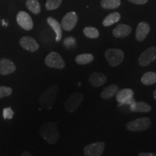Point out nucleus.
Masks as SVG:
<instances>
[{"label":"nucleus","instance_id":"f257e3e1","mask_svg":"<svg viewBox=\"0 0 156 156\" xmlns=\"http://www.w3.org/2000/svg\"><path fill=\"white\" fill-rule=\"evenodd\" d=\"M39 133L44 139L51 145L56 144L59 139L57 125L54 122L45 123L40 126Z\"/></svg>","mask_w":156,"mask_h":156},{"label":"nucleus","instance_id":"f03ea898","mask_svg":"<svg viewBox=\"0 0 156 156\" xmlns=\"http://www.w3.org/2000/svg\"><path fill=\"white\" fill-rule=\"evenodd\" d=\"M58 90L59 87L58 85H54L43 92L39 98V103L43 108L50 110L53 107L57 98Z\"/></svg>","mask_w":156,"mask_h":156},{"label":"nucleus","instance_id":"7ed1b4c3","mask_svg":"<svg viewBox=\"0 0 156 156\" xmlns=\"http://www.w3.org/2000/svg\"><path fill=\"white\" fill-rule=\"evenodd\" d=\"M151 124V119L148 117H142L128 122L126 125V128L128 131L143 132L149 129Z\"/></svg>","mask_w":156,"mask_h":156},{"label":"nucleus","instance_id":"20e7f679","mask_svg":"<svg viewBox=\"0 0 156 156\" xmlns=\"http://www.w3.org/2000/svg\"><path fill=\"white\" fill-rule=\"evenodd\" d=\"M105 57L111 67H116L122 63L124 54L119 48H109L105 52Z\"/></svg>","mask_w":156,"mask_h":156},{"label":"nucleus","instance_id":"39448f33","mask_svg":"<svg viewBox=\"0 0 156 156\" xmlns=\"http://www.w3.org/2000/svg\"><path fill=\"white\" fill-rule=\"evenodd\" d=\"M116 100L119 103V106H129L134 102V91L130 88H124L119 90L116 94Z\"/></svg>","mask_w":156,"mask_h":156},{"label":"nucleus","instance_id":"423d86ee","mask_svg":"<svg viewBox=\"0 0 156 156\" xmlns=\"http://www.w3.org/2000/svg\"><path fill=\"white\" fill-rule=\"evenodd\" d=\"M84 96L81 93H75L72 94L64 103V108L69 113L75 112L83 103Z\"/></svg>","mask_w":156,"mask_h":156},{"label":"nucleus","instance_id":"0eeeda50","mask_svg":"<svg viewBox=\"0 0 156 156\" xmlns=\"http://www.w3.org/2000/svg\"><path fill=\"white\" fill-rule=\"evenodd\" d=\"M45 64L48 67L55 69H63L65 67V62L59 54L55 51H51L46 56L45 58Z\"/></svg>","mask_w":156,"mask_h":156},{"label":"nucleus","instance_id":"6e6552de","mask_svg":"<svg viewBox=\"0 0 156 156\" xmlns=\"http://www.w3.org/2000/svg\"><path fill=\"white\" fill-rule=\"evenodd\" d=\"M156 60V47L151 46L144 51L140 54L138 58V63L141 67H145L151 64L152 62Z\"/></svg>","mask_w":156,"mask_h":156},{"label":"nucleus","instance_id":"1a4fd4ad","mask_svg":"<svg viewBox=\"0 0 156 156\" xmlns=\"http://www.w3.org/2000/svg\"><path fill=\"white\" fill-rule=\"evenodd\" d=\"M106 145L103 142H97L87 145L84 147L83 153L85 156H101Z\"/></svg>","mask_w":156,"mask_h":156},{"label":"nucleus","instance_id":"9d476101","mask_svg":"<svg viewBox=\"0 0 156 156\" xmlns=\"http://www.w3.org/2000/svg\"><path fill=\"white\" fill-rule=\"evenodd\" d=\"M77 23V15L75 12H69L62 18L61 25L66 31L73 30Z\"/></svg>","mask_w":156,"mask_h":156},{"label":"nucleus","instance_id":"9b49d317","mask_svg":"<svg viewBox=\"0 0 156 156\" xmlns=\"http://www.w3.org/2000/svg\"><path fill=\"white\" fill-rule=\"evenodd\" d=\"M17 23L25 30H30L34 28V23L30 16L24 11L19 12L17 15Z\"/></svg>","mask_w":156,"mask_h":156},{"label":"nucleus","instance_id":"f8f14e48","mask_svg":"<svg viewBox=\"0 0 156 156\" xmlns=\"http://www.w3.org/2000/svg\"><path fill=\"white\" fill-rule=\"evenodd\" d=\"M21 47L30 52H35L39 48V45L34 38L30 36H24L20 40Z\"/></svg>","mask_w":156,"mask_h":156},{"label":"nucleus","instance_id":"ddd939ff","mask_svg":"<svg viewBox=\"0 0 156 156\" xmlns=\"http://www.w3.org/2000/svg\"><path fill=\"white\" fill-rule=\"evenodd\" d=\"M16 67L15 64L8 58H2L0 60V75H8L15 73Z\"/></svg>","mask_w":156,"mask_h":156},{"label":"nucleus","instance_id":"4468645a","mask_svg":"<svg viewBox=\"0 0 156 156\" xmlns=\"http://www.w3.org/2000/svg\"><path fill=\"white\" fill-rule=\"evenodd\" d=\"M150 30H151V28H150L148 23L146 22H141L139 23V25L136 27L135 33L136 40L140 42L143 41L150 33Z\"/></svg>","mask_w":156,"mask_h":156},{"label":"nucleus","instance_id":"2eb2a0df","mask_svg":"<svg viewBox=\"0 0 156 156\" xmlns=\"http://www.w3.org/2000/svg\"><path fill=\"white\" fill-rule=\"evenodd\" d=\"M90 84L94 87H99L106 84L107 78L106 75L101 73H93L89 76Z\"/></svg>","mask_w":156,"mask_h":156},{"label":"nucleus","instance_id":"dca6fc26","mask_svg":"<svg viewBox=\"0 0 156 156\" xmlns=\"http://www.w3.org/2000/svg\"><path fill=\"white\" fill-rule=\"evenodd\" d=\"M132 33V28L125 24H119L112 31V34L116 38H125Z\"/></svg>","mask_w":156,"mask_h":156},{"label":"nucleus","instance_id":"f3484780","mask_svg":"<svg viewBox=\"0 0 156 156\" xmlns=\"http://www.w3.org/2000/svg\"><path fill=\"white\" fill-rule=\"evenodd\" d=\"M130 112H142L147 113L151 111V106L145 102H136L134 101L133 103L129 105Z\"/></svg>","mask_w":156,"mask_h":156},{"label":"nucleus","instance_id":"a211bd4d","mask_svg":"<svg viewBox=\"0 0 156 156\" xmlns=\"http://www.w3.org/2000/svg\"><path fill=\"white\" fill-rule=\"evenodd\" d=\"M119 87L116 84H112V85H108V86L103 88V90L101 91V97L105 100L112 98V97L116 95L117 92L119 91Z\"/></svg>","mask_w":156,"mask_h":156},{"label":"nucleus","instance_id":"6ab92c4d","mask_svg":"<svg viewBox=\"0 0 156 156\" xmlns=\"http://www.w3.org/2000/svg\"><path fill=\"white\" fill-rule=\"evenodd\" d=\"M47 23H48V25L51 27V28L53 29L54 32H55L56 41H61L62 38V27L61 24H60L56 20L51 17H48Z\"/></svg>","mask_w":156,"mask_h":156},{"label":"nucleus","instance_id":"aec40b11","mask_svg":"<svg viewBox=\"0 0 156 156\" xmlns=\"http://www.w3.org/2000/svg\"><path fill=\"white\" fill-rule=\"evenodd\" d=\"M121 19V15L119 12H113L105 17L103 21V25L104 26L108 27L114 25V23H118Z\"/></svg>","mask_w":156,"mask_h":156},{"label":"nucleus","instance_id":"412c9836","mask_svg":"<svg viewBox=\"0 0 156 156\" xmlns=\"http://www.w3.org/2000/svg\"><path fill=\"white\" fill-rule=\"evenodd\" d=\"M94 59V56L91 54H82L77 55L75 58V62L80 65H85L90 62H92Z\"/></svg>","mask_w":156,"mask_h":156},{"label":"nucleus","instance_id":"4be33fe9","mask_svg":"<svg viewBox=\"0 0 156 156\" xmlns=\"http://www.w3.org/2000/svg\"><path fill=\"white\" fill-rule=\"evenodd\" d=\"M141 83L145 85H151L156 83V73L154 72H147L142 75Z\"/></svg>","mask_w":156,"mask_h":156},{"label":"nucleus","instance_id":"5701e85b","mask_svg":"<svg viewBox=\"0 0 156 156\" xmlns=\"http://www.w3.org/2000/svg\"><path fill=\"white\" fill-rule=\"evenodd\" d=\"M121 5V0H102L101 5L103 8L112 9L119 7Z\"/></svg>","mask_w":156,"mask_h":156},{"label":"nucleus","instance_id":"b1692460","mask_svg":"<svg viewBox=\"0 0 156 156\" xmlns=\"http://www.w3.org/2000/svg\"><path fill=\"white\" fill-rule=\"evenodd\" d=\"M26 7L34 14H38L41 12V5L37 0H28L26 2Z\"/></svg>","mask_w":156,"mask_h":156},{"label":"nucleus","instance_id":"393cba45","mask_svg":"<svg viewBox=\"0 0 156 156\" xmlns=\"http://www.w3.org/2000/svg\"><path fill=\"white\" fill-rule=\"evenodd\" d=\"M83 33L89 38H97L99 36L98 30L94 27H86L84 28Z\"/></svg>","mask_w":156,"mask_h":156},{"label":"nucleus","instance_id":"a878e982","mask_svg":"<svg viewBox=\"0 0 156 156\" xmlns=\"http://www.w3.org/2000/svg\"><path fill=\"white\" fill-rule=\"evenodd\" d=\"M62 0H47L46 3V8L48 10H53L57 9L61 5Z\"/></svg>","mask_w":156,"mask_h":156},{"label":"nucleus","instance_id":"bb28decb","mask_svg":"<svg viewBox=\"0 0 156 156\" xmlns=\"http://www.w3.org/2000/svg\"><path fill=\"white\" fill-rule=\"evenodd\" d=\"M12 93L11 87L7 86H0V99L2 98L9 96Z\"/></svg>","mask_w":156,"mask_h":156},{"label":"nucleus","instance_id":"cd10ccee","mask_svg":"<svg viewBox=\"0 0 156 156\" xmlns=\"http://www.w3.org/2000/svg\"><path fill=\"white\" fill-rule=\"evenodd\" d=\"M14 115V112L10 107L4 108L3 110V117L5 119H12Z\"/></svg>","mask_w":156,"mask_h":156},{"label":"nucleus","instance_id":"c85d7f7f","mask_svg":"<svg viewBox=\"0 0 156 156\" xmlns=\"http://www.w3.org/2000/svg\"><path fill=\"white\" fill-rule=\"evenodd\" d=\"M75 38H66L65 40H64V45H65L66 46H67V47H69V46H73V44H75Z\"/></svg>","mask_w":156,"mask_h":156},{"label":"nucleus","instance_id":"c756f323","mask_svg":"<svg viewBox=\"0 0 156 156\" xmlns=\"http://www.w3.org/2000/svg\"><path fill=\"white\" fill-rule=\"evenodd\" d=\"M130 2L135 4V5H144V4L147 3L148 0H128Z\"/></svg>","mask_w":156,"mask_h":156},{"label":"nucleus","instance_id":"7c9ffc66","mask_svg":"<svg viewBox=\"0 0 156 156\" xmlns=\"http://www.w3.org/2000/svg\"><path fill=\"white\" fill-rule=\"evenodd\" d=\"M139 156H156V153H140Z\"/></svg>","mask_w":156,"mask_h":156},{"label":"nucleus","instance_id":"2f4dec72","mask_svg":"<svg viewBox=\"0 0 156 156\" xmlns=\"http://www.w3.org/2000/svg\"><path fill=\"white\" fill-rule=\"evenodd\" d=\"M21 156H33V155H31V154L29 153V152L25 151V152H24V153L22 154V155H21Z\"/></svg>","mask_w":156,"mask_h":156},{"label":"nucleus","instance_id":"473e14b6","mask_svg":"<svg viewBox=\"0 0 156 156\" xmlns=\"http://www.w3.org/2000/svg\"><path fill=\"white\" fill-rule=\"evenodd\" d=\"M153 98H155V100L156 101V90L153 91Z\"/></svg>","mask_w":156,"mask_h":156}]
</instances>
